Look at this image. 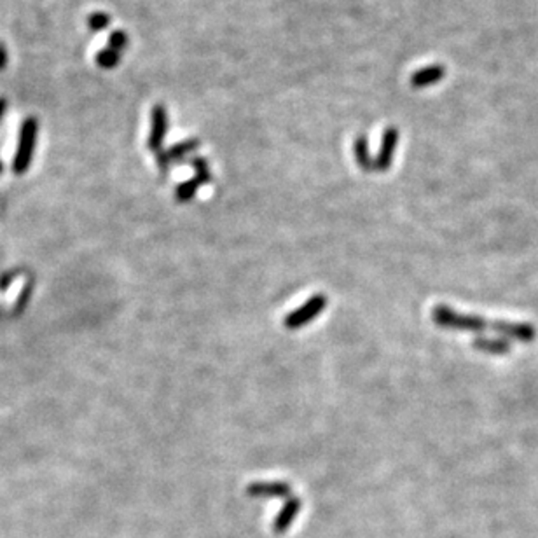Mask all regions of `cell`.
<instances>
[{
	"label": "cell",
	"instance_id": "cell-11",
	"mask_svg": "<svg viewBox=\"0 0 538 538\" xmlns=\"http://www.w3.org/2000/svg\"><path fill=\"white\" fill-rule=\"evenodd\" d=\"M472 346L479 352L489 353V355H505L512 349V342L509 339L503 338H484V336H479V338L472 339Z\"/></svg>",
	"mask_w": 538,
	"mask_h": 538
},
{
	"label": "cell",
	"instance_id": "cell-1",
	"mask_svg": "<svg viewBox=\"0 0 538 538\" xmlns=\"http://www.w3.org/2000/svg\"><path fill=\"white\" fill-rule=\"evenodd\" d=\"M432 322L440 329L460 332H486L493 331L503 339L519 342H533L538 331L533 324L528 322H509V320H486L479 315H467L446 304H437L432 309Z\"/></svg>",
	"mask_w": 538,
	"mask_h": 538
},
{
	"label": "cell",
	"instance_id": "cell-12",
	"mask_svg": "<svg viewBox=\"0 0 538 538\" xmlns=\"http://www.w3.org/2000/svg\"><path fill=\"white\" fill-rule=\"evenodd\" d=\"M353 154H355L356 164L364 171L374 170V157L371 156V149H369V139L365 134H358L353 142Z\"/></svg>",
	"mask_w": 538,
	"mask_h": 538
},
{
	"label": "cell",
	"instance_id": "cell-16",
	"mask_svg": "<svg viewBox=\"0 0 538 538\" xmlns=\"http://www.w3.org/2000/svg\"><path fill=\"white\" fill-rule=\"evenodd\" d=\"M8 60H9L8 49H6L4 44H0V72L8 67Z\"/></svg>",
	"mask_w": 538,
	"mask_h": 538
},
{
	"label": "cell",
	"instance_id": "cell-5",
	"mask_svg": "<svg viewBox=\"0 0 538 538\" xmlns=\"http://www.w3.org/2000/svg\"><path fill=\"white\" fill-rule=\"evenodd\" d=\"M168 133V110L166 107L157 103L153 107V114H150V133L147 139V147L153 150L154 154H159L163 150L164 139Z\"/></svg>",
	"mask_w": 538,
	"mask_h": 538
},
{
	"label": "cell",
	"instance_id": "cell-7",
	"mask_svg": "<svg viewBox=\"0 0 538 538\" xmlns=\"http://www.w3.org/2000/svg\"><path fill=\"white\" fill-rule=\"evenodd\" d=\"M399 139H400L399 128L390 126L383 131L381 146H379L378 156L374 157V170L386 171L390 166H392L393 156H395L397 147H399Z\"/></svg>",
	"mask_w": 538,
	"mask_h": 538
},
{
	"label": "cell",
	"instance_id": "cell-13",
	"mask_svg": "<svg viewBox=\"0 0 538 538\" xmlns=\"http://www.w3.org/2000/svg\"><path fill=\"white\" fill-rule=\"evenodd\" d=\"M95 62H96V65L100 67V69L112 70V69H116L117 65H119L121 53L116 51V49L105 48V49H102V51L96 53Z\"/></svg>",
	"mask_w": 538,
	"mask_h": 538
},
{
	"label": "cell",
	"instance_id": "cell-18",
	"mask_svg": "<svg viewBox=\"0 0 538 538\" xmlns=\"http://www.w3.org/2000/svg\"><path fill=\"white\" fill-rule=\"evenodd\" d=\"M12 277H15V275H8V277H6V278H2V280H0V288H6V287H8V285L11 284Z\"/></svg>",
	"mask_w": 538,
	"mask_h": 538
},
{
	"label": "cell",
	"instance_id": "cell-17",
	"mask_svg": "<svg viewBox=\"0 0 538 538\" xmlns=\"http://www.w3.org/2000/svg\"><path fill=\"white\" fill-rule=\"evenodd\" d=\"M6 110H8V100L0 98V121H2V117H4Z\"/></svg>",
	"mask_w": 538,
	"mask_h": 538
},
{
	"label": "cell",
	"instance_id": "cell-4",
	"mask_svg": "<svg viewBox=\"0 0 538 538\" xmlns=\"http://www.w3.org/2000/svg\"><path fill=\"white\" fill-rule=\"evenodd\" d=\"M191 164H193L194 168V177L186 180V182H180L177 186V189H175V198H177V201H180V203H187V201L193 200L198 191L211 180L210 164H208V161L205 159V157H193Z\"/></svg>",
	"mask_w": 538,
	"mask_h": 538
},
{
	"label": "cell",
	"instance_id": "cell-15",
	"mask_svg": "<svg viewBox=\"0 0 538 538\" xmlns=\"http://www.w3.org/2000/svg\"><path fill=\"white\" fill-rule=\"evenodd\" d=\"M128 44H130V39H128V35L124 30H114V32L109 35V48L110 49H116V51L121 53L128 48Z\"/></svg>",
	"mask_w": 538,
	"mask_h": 538
},
{
	"label": "cell",
	"instance_id": "cell-6",
	"mask_svg": "<svg viewBox=\"0 0 538 538\" xmlns=\"http://www.w3.org/2000/svg\"><path fill=\"white\" fill-rule=\"evenodd\" d=\"M201 142L198 139H187L182 140V142L175 144L171 146L170 149L161 150L159 154H156V164L157 168L161 170V173H166L168 168L171 166L173 163H178V161H182L184 157H187L189 154H193L194 150L200 149Z\"/></svg>",
	"mask_w": 538,
	"mask_h": 538
},
{
	"label": "cell",
	"instance_id": "cell-19",
	"mask_svg": "<svg viewBox=\"0 0 538 538\" xmlns=\"http://www.w3.org/2000/svg\"><path fill=\"white\" fill-rule=\"evenodd\" d=\"M2 171H4V163L0 161V173H2Z\"/></svg>",
	"mask_w": 538,
	"mask_h": 538
},
{
	"label": "cell",
	"instance_id": "cell-3",
	"mask_svg": "<svg viewBox=\"0 0 538 538\" xmlns=\"http://www.w3.org/2000/svg\"><path fill=\"white\" fill-rule=\"evenodd\" d=\"M329 299L324 294H315L308 299L302 306H299L297 309L290 311L287 317L284 318V325L288 331H297L302 329L306 324L313 322L315 318L327 308Z\"/></svg>",
	"mask_w": 538,
	"mask_h": 538
},
{
	"label": "cell",
	"instance_id": "cell-2",
	"mask_svg": "<svg viewBox=\"0 0 538 538\" xmlns=\"http://www.w3.org/2000/svg\"><path fill=\"white\" fill-rule=\"evenodd\" d=\"M37 134H39V121L35 117H26L19 128L18 147H16L15 159H12V171L16 175H23L30 168L35 154Z\"/></svg>",
	"mask_w": 538,
	"mask_h": 538
},
{
	"label": "cell",
	"instance_id": "cell-10",
	"mask_svg": "<svg viewBox=\"0 0 538 538\" xmlns=\"http://www.w3.org/2000/svg\"><path fill=\"white\" fill-rule=\"evenodd\" d=\"M446 76V67L439 65H428L423 67V69L416 70L415 73L411 76V86L416 87V89H423V87L433 86V84L440 83Z\"/></svg>",
	"mask_w": 538,
	"mask_h": 538
},
{
	"label": "cell",
	"instance_id": "cell-9",
	"mask_svg": "<svg viewBox=\"0 0 538 538\" xmlns=\"http://www.w3.org/2000/svg\"><path fill=\"white\" fill-rule=\"evenodd\" d=\"M301 507H302V502L297 498V496H290V498H287V502L284 503V507H281V510L278 512V516L275 517V524H273L275 533H285V531L292 526L295 517L299 516Z\"/></svg>",
	"mask_w": 538,
	"mask_h": 538
},
{
	"label": "cell",
	"instance_id": "cell-14",
	"mask_svg": "<svg viewBox=\"0 0 538 538\" xmlns=\"http://www.w3.org/2000/svg\"><path fill=\"white\" fill-rule=\"evenodd\" d=\"M110 15H107V12L103 11H96V12H92V15L87 16V26H89V30H93V32H102V30H107L110 25Z\"/></svg>",
	"mask_w": 538,
	"mask_h": 538
},
{
	"label": "cell",
	"instance_id": "cell-8",
	"mask_svg": "<svg viewBox=\"0 0 538 538\" xmlns=\"http://www.w3.org/2000/svg\"><path fill=\"white\" fill-rule=\"evenodd\" d=\"M247 495L252 498H290L292 487L281 480L273 483H252L247 487Z\"/></svg>",
	"mask_w": 538,
	"mask_h": 538
}]
</instances>
